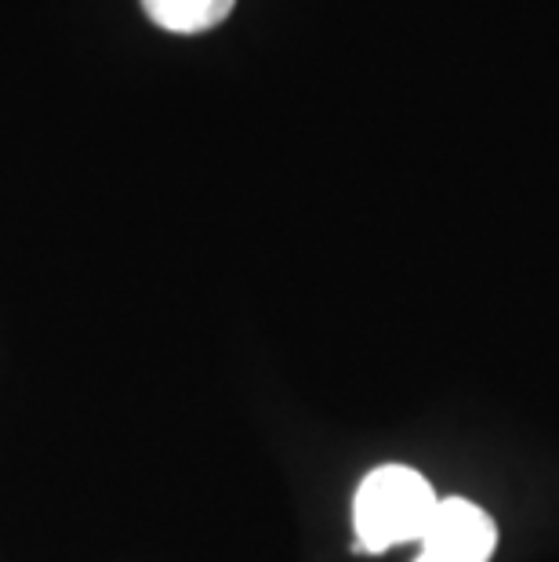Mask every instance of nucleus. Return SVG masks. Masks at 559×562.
I'll list each match as a JSON object with an SVG mask.
<instances>
[{
  "instance_id": "7ed1b4c3",
  "label": "nucleus",
  "mask_w": 559,
  "mask_h": 562,
  "mask_svg": "<svg viewBox=\"0 0 559 562\" xmlns=\"http://www.w3.org/2000/svg\"><path fill=\"white\" fill-rule=\"evenodd\" d=\"M142 8L168 33H204L230 19L236 0H142Z\"/></svg>"
},
{
  "instance_id": "f03ea898",
  "label": "nucleus",
  "mask_w": 559,
  "mask_h": 562,
  "mask_svg": "<svg viewBox=\"0 0 559 562\" xmlns=\"http://www.w3.org/2000/svg\"><path fill=\"white\" fill-rule=\"evenodd\" d=\"M497 544V530L483 508L461 497L439 501L429 530L422 533V552L414 562H487Z\"/></svg>"
},
{
  "instance_id": "f257e3e1",
  "label": "nucleus",
  "mask_w": 559,
  "mask_h": 562,
  "mask_svg": "<svg viewBox=\"0 0 559 562\" xmlns=\"http://www.w3.org/2000/svg\"><path fill=\"white\" fill-rule=\"evenodd\" d=\"M439 508V497L425 475L407 464H385L374 469L356 490L353 526L356 544L364 552H389L396 544L422 541Z\"/></svg>"
}]
</instances>
